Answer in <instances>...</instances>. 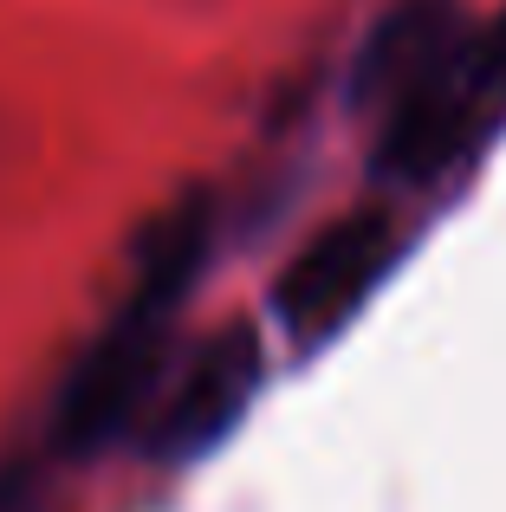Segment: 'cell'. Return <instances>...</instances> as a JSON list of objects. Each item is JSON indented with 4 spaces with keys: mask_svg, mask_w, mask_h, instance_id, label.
Wrapping results in <instances>:
<instances>
[{
    "mask_svg": "<svg viewBox=\"0 0 506 512\" xmlns=\"http://www.w3.org/2000/svg\"><path fill=\"white\" fill-rule=\"evenodd\" d=\"M396 253H403V227L383 208H364L351 221L325 227L286 266V279H279V318H286V331L299 344H318L325 331H338L377 292V279L396 266Z\"/></svg>",
    "mask_w": 506,
    "mask_h": 512,
    "instance_id": "2",
    "label": "cell"
},
{
    "mask_svg": "<svg viewBox=\"0 0 506 512\" xmlns=\"http://www.w3.org/2000/svg\"><path fill=\"white\" fill-rule=\"evenodd\" d=\"M506 111V13L474 39H448L422 78L383 111L377 169L396 182H442Z\"/></svg>",
    "mask_w": 506,
    "mask_h": 512,
    "instance_id": "1",
    "label": "cell"
},
{
    "mask_svg": "<svg viewBox=\"0 0 506 512\" xmlns=\"http://www.w3.org/2000/svg\"><path fill=\"white\" fill-rule=\"evenodd\" d=\"M260 331L234 325L221 338L195 350V363L182 370V383L169 389L163 415H156V448L163 454H202L208 441H221L234 428V415L260 389Z\"/></svg>",
    "mask_w": 506,
    "mask_h": 512,
    "instance_id": "3",
    "label": "cell"
}]
</instances>
